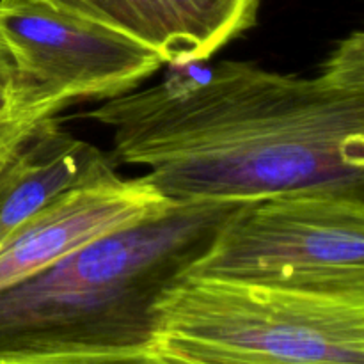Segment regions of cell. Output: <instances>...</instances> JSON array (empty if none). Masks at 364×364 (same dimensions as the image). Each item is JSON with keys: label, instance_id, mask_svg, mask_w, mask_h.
Wrapping results in <instances>:
<instances>
[{"label": "cell", "instance_id": "1", "mask_svg": "<svg viewBox=\"0 0 364 364\" xmlns=\"http://www.w3.org/2000/svg\"><path fill=\"white\" fill-rule=\"evenodd\" d=\"M87 117L112 132L114 160L144 167L173 205L364 196V34L341 39L313 77L223 60L105 100Z\"/></svg>", "mask_w": 364, "mask_h": 364}, {"label": "cell", "instance_id": "2", "mask_svg": "<svg viewBox=\"0 0 364 364\" xmlns=\"http://www.w3.org/2000/svg\"><path fill=\"white\" fill-rule=\"evenodd\" d=\"M244 201L173 205L0 290V352L151 345L155 304Z\"/></svg>", "mask_w": 364, "mask_h": 364}, {"label": "cell", "instance_id": "3", "mask_svg": "<svg viewBox=\"0 0 364 364\" xmlns=\"http://www.w3.org/2000/svg\"><path fill=\"white\" fill-rule=\"evenodd\" d=\"M151 347L180 364H364V295L181 276L156 301Z\"/></svg>", "mask_w": 364, "mask_h": 364}, {"label": "cell", "instance_id": "4", "mask_svg": "<svg viewBox=\"0 0 364 364\" xmlns=\"http://www.w3.org/2000/svg\"><path fill=\"white\" fill-rule=\"evenodd\" d=\"M185 276L329 295H364V196L249 199Z\"/></svg>", "mask_w": 364, "mask_h": 364}, {"label": "cell", "instance_id": "5", "mask_svg": "<svg viewBox=\"0 0 364 364\" xmlns=\"http://www.w3.org/2000/svg\"><path fill=\"white\" fill-rule=\"evenodd\" d=\"M0 41L13 60L21 105L39 117L135 91L164 64L142 43L41 0H0Z\"/></svg>", "mask_w": 364, "mask_h": 364}, {"label": "cell", "instance_id": "6", "mask_svg": "<svg viewBox=\"0 0 364 364\" xmlns=\"http://www.w3.org/2000/svg\"><path fill=\"white\" fill-rule=\"evenodd\" d=\"M171 206L142 176L123 180L116 174L71 188L39 210L0 247V290Z\"/></svg>", "mask_w": 364, "mask_h": 364}, {"label": "cell", "instance_id": "7", "mask_svg": "<svg viewBox=\"0 0 364 364\" xmlns=\"http://www.w3.org/2000/svg\"><path fill=\"white\" fill-rule=\"evenodd\" d=\"M57 11L121 32L164 64L210 59L256 23L259 0H41Z\"/></svg>", "mask_w": 364, "mask_h": 364}, {"label": "cell", "instance_id": "8", "mask_svg": "<svg viewBox=\"0 0 364 364\" xmlns=\"http://www.w3.org/2000/svg\"><path fill=\"white\" fill-rule=\"evenodd\" d=\"M114 176L112 164L98 148L64 132L55 116L41 119L0 203V247L64 192Z\"/></svg>", "mask_w": 364, "mask_h": 364}, {"label": "cell", "instance_id": "9", "mask_svg": "<svg viewBox=\"0 0 364 364\" xmlns=\"http://www.w3.org/2000/svg\"><path fill=\"white\" fill-rule=\"evenodd\" d=\"M0 364H180L156 352L151 345L107 350L0 352Z\"/></svg>", "mask_w": 364, "mask_h": 364}, {"label": "cell", "instance_id": "10", "mask_svg": "<svg viewBox=\"0 0 364 364\" xmlns=\"http://www.w3.org/2000/svg\"><path fill=\"white\" fill-rule=\"evenodd\" d=\"M41 119L45 117L27 112L21 105L13 60L0 41V153L31 132Z\"/></svg>", "mask_w": 364, "mask_h": 364}, {"label": "cell", "instance_id": "11", "mask_svg": "<svg viewBox=\"0 0 364 364\" xmlns=\"http://www.w3.org/2000/svg\"><path fill=\"white\" fill-rule=\"evenodd\" d=\"M38 124H36V127H38ZM36 127L32 128L31 132H27L23 137L18 139L14 144H11L9 148H6L2 153H0V203H2L7 188L11 187L13 180L16 178L18 171H20L21 164H23Z\"/></svg>", "mask_w": 364, "mask_h": 364}]
</instances>
